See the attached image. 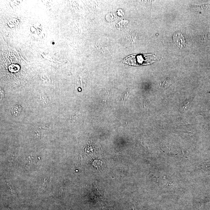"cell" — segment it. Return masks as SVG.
<instances>
[{
	"label": "cell",
	"mask_w": 210,
	"mask_h": 210,
	"mask_svg": "<svg viewBox=\"0 0 210 210\" xmlns=\"http://www.w3.org/2000/svg\"><path fill=\"white\" fill-rule=\"evenodd\" d=\"M151 55H131L124 59L123 63L132 66L147 64L153 63Z\"/></svg>",
	"instance_id": "obj_1"
},
{
	"label": "cell",
	"mask_w": 210,
	"mask_h": 210,
	"mask_svg": "<svg viewBox=\"0 0 210 210\" xmlns=\"http://www.w3.org/2000/svg\"><path fill=\"white\" fill-rule=\"evenodd\" d=\"M173 38L174 43L177 48L182 49L184 47L186 41L182 34L180 32H176L174 34Z\"/></svg>",
	"instance_id": "obj_2"
},
{
	"label": "cell",
	"mask_w": 210,
	"mask_h": 210,
	"mask_svg": "<svg viewBox=\"0 0 210 210\" xmlns=\"http://www.w3.org/2000/svg\"><path fill=\"white\" fill-rule=\"evenodd\" d=\"M22 108L19 105H16L13 106L11 109L12 115L14 117H18L22 112Z\"/></svg>",
	"instance_id": "obj_3"
},
{
	"label": "cell",
	"mask_w": 210,
	"mask_h": 210,
	"mask_svg": "<svg viewBox=\"0 0 210 210\" xmlns=\"http://www.w3.org/2000/svg\"><path fill=\"white\" fill-rule=\"evenodd\" d=\"M9 69L12 72H17L20 70V67L18 65L13 64L9 67Z\"/></svg>",
	"instance_id": "obj_4"
},
{
	"label": "cell",
	"mask_w": 210,
	"mask_h": 210,
	"mask_svg": "<svg viewBox=\"0 0 210 210\" xmlns=\"http://www.w3.org/2000/svg\"><path fill=\"white\" fill-rule=\"evenodd\" d=\"M209 4H202V5L200 6H196L195 7L196 8H199V10H201V11H205L208 9V7H209Z\"/></svg>",
	"instance_id": "obj_5"
},
{
	"label": "cell",
	"mask_w": 210,
	"mask_h": 210,
	"mask_svg": "<svg viewBox=\"0 0 210 210\" xmlns=\"http://www.w3.org/2000/svg\"><path fill=\"white\" fill-rule=\"evenodd\" d=\"M3 93H3V91H2H2H1V99H2L3 97H4V95H2V94H3Z\"/></svg>",
	"instance_id": "obj_6"
},
{
	"label": "cell",
	"mask_w": 210,
	"mask_h": 210,
	"mask_svg": "<svg viewBox=\"0 0 210 210\" xmlns=\"http://www.w3.org/2000/svg\"><path fill=\"white\" fill-rule=\"evenodd\" d=\"M133 210H137L136 209H135V208H133Z\"/></svg>",
	"instance_id": "obj_7"
}]
</instances>
